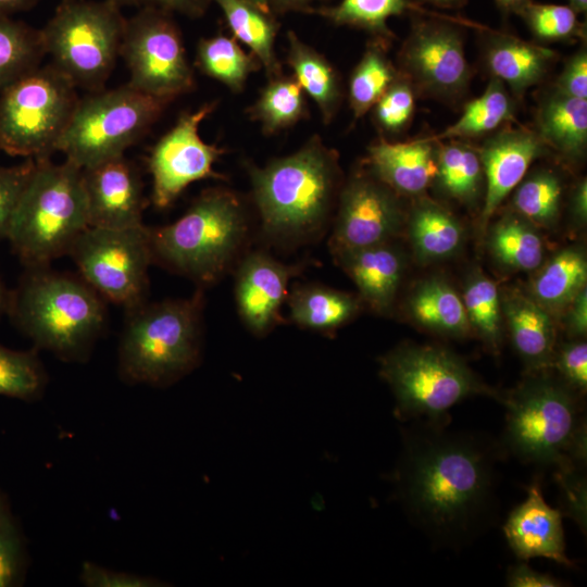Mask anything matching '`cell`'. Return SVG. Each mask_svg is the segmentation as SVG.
Here are the masks:
<instances>
[{
    "mask_svg": "<svg viewBox=\"0 0 587 587\" xmlns=\"http://www.w3.org/2000/svg\"><path fill=\"white\" fill-rule=\"evenodd\" d=\"M444 425L420 420L403 434L394 482L411 521L434 544L460 548L490 522L500 450Z\"/></svg>",
    "mask_w": 587,
    "mask_h": 587,
    "instance_id": "cell-1",
    "label": "cell"
},
{
    "mask_svg": "<svg viewBox=\"0 0 587 587\" xmlns=\"http://www.w3.org/2000/svg\"><path fill=\"white\" fill-rule=\"evenodd\" d=\"M7 314L37 350L66 362H85L105 326L103 298L82 277L25 268L10 290Z\"/></svg>",
    "mask_w": 587,
    "mask_h": 587,
    "instance_id": "cell-2",
    "label": "cell"
},
{
    "mask_svg": "<svg viewBox=\"0 0 587 587\" xmlns=\"http://www.w3.org/2000/svg\"><path fill=\"white\" fill-rule=\"evenodd\" d=\"M546 370L533 371L501 397L507 408L502 445L522 462L553 467L554 474L583 469L586 419L579 392Z\"/></svg>",
    "mask_w": 587,
    "mask_h": 587,
    "instance_id": "cell-3",
    "label": "cell"
},
{
    "mask_svg": "<svg viewBox=\"0 0 587 587\" xmlns=\"http://www.w3.org/2000/svg\"><path fill=\"white\" fill-rule=\"evenodd\" d=\"M203 291L191 297L147 301L126 310L117 349V371L126 384L170 386L189 374L202 351Z\"/></svg>",
    "mask_w": 587,
    "mask_h": 587,
    "instance_id": "cell-4",
    "label": "cell"
},
{
    "mask_svg": "<svg viewBox=\"0 0 587 587\" xmlns=\"http://www.w3.org/2000/svg\"><path fill=\"white\" fill-rule=\"evenodd\" d=\"M253 199L266 235L279 239L302 238L325 222L337 192V152L314 136L299 150L249 165Z\"/></svg>",
    "mask_w": 587,
    "mask_h": 587,
    "instance_id": "cell-5",
    "label": "cell"
},
{
    "mask_svg": "<svg viewBox=\"0 0 587 587\" xmlns=\"http://www.w3.org/2000/svg\"><path fill=\"white\" fill-rule=\"evenodd\" d=\"M247 235V216L230 190L202 191L172 224L148 227L152 263L200 286L217 282L238 255Z\"/></svg>",
    "mask_w": 587,
    "mask_h": 587,
    "instance_id": "cell-6",
    "label": "cell"
},
{
    "mask_svg": "<svg viewBox=\"0 0 587 587\" xmlns=\"http://www.w3.org/2000/svg\"><path fill=\"white\" fill-rule=\"evenodd\" d=\"M89 227L83 170L36 159L7 239L25 268L49 266Z\"/></svg>",
    "mask_w": 587,
    "mask_h": 587,
    "instance_id": "cell-7",
    "label": "cell"
},
{
    "mask_svg": "<svg viewBox=\"0 0 587 587\" xmlns=\"http://www.w3.org/2000/svg\"><path fill=\"white\" fill-rule=\"evenodd\" d=\"M380 375L396 397L397 417L445 423L448 410L472 395L501 396L454 353L437 346L401 345L380 359Z\"/></svg>",
    "mask_w": 587,
    "mask_h": 587,
    "instance_id": "cell-8",
    "label": "cell"
},
{
    "mask_svg": "<svg viewBox=\"0 0 587 587\" xmlns=\"http://www.w3.org/2000/svg\"><path fill=\"white\" fill-rule=\"evenodd\" d=\"M125 23L111 0H64L39 30L41 47L75 86L97 88L120 55Z\"/></svg>",
    "mask_w": 587,
    "mask_h": 587,
    "instance_id": "cell-9",
    "label": "cell"
},
{
    "mask_svg": "<svg viewBox=\"0 0 587 587\" xmlns=\"http://www.w3.org/2000/svg\"><path fill=\"white\" fill-rule=\"evenodd\" d=\"M168 102L128 84L78 100L55 151L82 170L124 155Z\"/></svg>",
    "mask_w": 587,
    "mask_h": 587,
    "instance_id": "cell-10",
    "label": "cell"
},
{
    "mask_svg": "<svg viewBox=\"0 0 587 587\" xmlns=\"http://www.w3.org/2000/svg\"><path fill=\"white\" fill-rule=\"evenodd\" d=\"M53 65L30 70L0 91V151L27 159L55 151L78 101Z\"/></svg>",
    "mask_w": 587,
    "mask_h": 587,
    "instance_id": "cell-11",
    "label": "cell"
},
{
    "mask_svg": "<svg viewBox=\"0 0 587 587\" xmlns=\"http://www.w3.org/2000/svg\"><path fill=\"white\" fill-rule=\"evenodd\" d=\"M483 25L448 15L416 17L398 53V71L415 93L447 103L465 97L473 71L461 26Z\"/></svg>",
    "mask_w": 587,
    "mask_h": 587,
    "instance_id": "cell-12",
    "label": "cell"
},
{
    "mask_svg": "<svg viewBox=\"0 0 587 587\" xmlns=\"http://www.w3.org/2000/svg\"><path fill=\"white\" fill-rule=\"evenodd\" d=\"M68 255L80 277L103 299L125 310L147 301L152 264L148 227H87Z\"/></svg>",
    "mask_w": 587,
    "mask_h": 587,
    "instance_id": "cell-13",
    "label": "cell"
},
{
    "mask_svg": "<svg viewBox=\"0 0 587 587\" xmlns=\"http://www.w3.org/2000/svg\"><path fill=\"white\" fill-rule=\"evenodd\" d=\"M128 85L170 102L195 86L180 33L162 9L147 7L126 21L121 51Z\"/></svg>",
    "mask_w": 587,
    "mask_h": 587,
    "instance_id": "cell-14",
    "label": "cell"
},
{
    "mask_svg": "<svg viewBox=\"0 0 587 587\" xmlns=\"http://www.w3.org/2000/svg\"><path fill=\"white\" fill-rule=\"evenodd\" d=\"M400 196L369 170L353 174L339 193L329 247L336 259L390 242L405 224Z\"/></svg>",
    "mask_w": 587,
    "mask_h": 587,
    "instance_id": "cell-15",
    "label": "cell"
},
{
    "mask_svg": "<svg viewBox=\"0 0 587 587\" xmlns=\"http://www.w3.org/2000/svg\"><path fill=\"white\" fill-rule=\"evenodd\" d=\"M215 109L204 103L193 112L179 116L176 124L155 143L148 166L152 176V201L167 208L193 182L216 177L213 165L223 149L202 140L201 122Z\"/></svg>",
    "mask_w": 587,
    "mask_h": 587,
    "instance_id": "cell-16",
    "label": "cell"
},
{
    "mask_svg": "<svg viewBox=\"0 0 587 587\" xmlns=\"http://www.w3.org/2000/svg\"><path fill=\"white\" fill-rule=\"evenodd\" d=\"M83 179L90 227L122 229L143 225L142 183L124 155L84 168Z\"/></svg>",
    "mask_w": 587,
    "mask_h": 587,
    "instance_id": "cell-17",
    "label": "cell"
},
{
    "mask_svg": "<svg viewBox=\"0 0 587 587\" xmlns=\"http://www.w3.org/2000/svg\"><path fill=\"white\" fill-rule=\"evenodd\" d=\"M478 150L486 184L480 226H486L530 164L549 149L535 129L508 124L491 133Z\"/></svg>",
    "mask_w": 587,
    "mask_h": 587,
    "instance_id": "cell-18",
    "label": "cell"
},
{
    "mask_svg": "<svg viewBox=\"0 0 587 587\" xmlns=\"http://www.w3.org/2000/svg\"><path fill=\"white\" fill-rule=\"evenodd\" d=\"M298 271L299 266L287 265L261 251L242 259L236 274L235 299L238 313L252 334L264 336L282 322V304Z\"/></svg>",
    "mask_w": 587,
    "mask_h": 587,
    "instance_id": "cell-19",
    "label": "cell"
},
{
    "mask_svg": "<svg viewBox=\"0 0 587 587\" xmlns=\"http://www.w3.org/2000/svg\"><path fill=\"white\" fill-rule=\"evenodd\" d=\"M477 30L482 33V59L486 71L517 99L540 84L557 60L553 50L538 43L486 26Z\"/></svg>",
    "mask_w": 587,
    "mask_h": 587,
    "instance_id": "cell-20",
    "label": "cell"
},
{
    "mask_svg": "<svg viewBox=\"0 0 587 587\" xmlns=\"http://www.w3.org/2000/svg\"><path fill=\"white\" fill-rule=\"evenodd\" d=\"M366 165L399 196L421 197L437 174V141L429 136L398 142L380 137L367 148Z\"/></svg>",
    "mask_w": 587,
    "mask_h": 587,
    "instance_id": "cell-21",
    "label": "cell"
},
{
    "mask_svg": "<svg viewBox=\"0 0 587 587\" xmlns=\"http://www.w3.org/2000/svg\"><path fill=\"white\" fill-rule=\"evenodd\" d=\"M519 559L546 558L571 566L565 554L562 514L544 500L540 486H529L527 498L510 514L503 527Z\"/></svg>",
    "mask_w": 587,
    "mask_h": 587,
    "instance_id": "cell-22",
    "label": "cell"
},
{
    "mask_svg": "<svg viewBox=\"0 0 587 587\" xmlns=\"http://www.w3.org/2000/svg\"><path fill=\"white\" fill-rule=\"evenodd\" d=\"M500 298L501 311L520 357L532 372L550 367L557 350L552 314L532 295L520 290H508Z\"/></svg>",
    "mask_w": 587,
    "mask_h": 587,
    "instance_id": "cell-23",
    "label": "cell"
},
{
    "mask_svg": "<svg viewBox=\"0 0 587 587\" xmlns=\"http://www.w3.org/2000/svg\"><path fill=\"white\" fill-rule=\"evenodd\" d=\"M337 261L373 311L387 313L396 299L403 272L401 253L390 242L347 253Z\"/></svg>",
    "mask_w": 587,
    "mask_h": 587,
    "instance_id": "cell-24",
    "label": "cell"
},
{
    "mask_svg": "<svg viewBox=\"0 0 587 587\" xmlns=\"http://www.w3.org/2000/svg\"><path fill=\"white\" fill-rule=\"evenodd\" d=\"M535 130L549 150L580 160L587 148V100L567 96L553 86L542 93L535 114Z\"/></svg>",
    "mask_w": 587,
    "mask_h": 587,
    "instance_id": "cell-25",
    "label": "cell"
},
{
    "mask_svg": "<svg viewBox=\"0 0 587 587\" xmlns=\"http://www.w3.org/2000/svg\"><path fill=\"white\" fill-rule=\"evenodd\" d=\"M405 222L414 253L424 262L445 260L463 243L464 229L460 221L430 199L417 197Z\"/></svg>",
    "mask_w": 587,
    "mask_h": 587,
    "instance_id": "cell-26",
    "label": "cell"
},
{
    "mask_svg": "<svg viewBox=\"0 0 587 587\" xmlns=\"http://www.w3.org/2000/svg\"><path fill=\"white\" fill-rule=\"evenodd\" d=\"M292 323L325 335L334 334L360 311V299L317 284L297 286L286 299Z\"/></svg>",
    "mask_w": 587,
    "mask_h": 587,
    "instance_id": "cell-27",
    "label": "cell"
},
{
    "mask_svg": "<svg viewBox=\"0 0 587 587\" xmlns=\"http://www.w3.org/2000/svg\"><path fill=\"white\" fill-rule=\"evenodd\" d=\"M287 39L286 62L292 70L294 78L315 102L324 123H330L342 100L341 80L337 70L295 32L289 30Z\"/></svg>",
    "mask_w": 587,
    "mask_h": 587,
    "instance_id": "cell-28",
    "label": "cell"
},
{
    "mask_svg": "<svg viewBox=\"0 0 587 587\" xmlns=\"http://www.w3.org/2000/svg\"><path fill=\"white\" fill-rule=\"evenodd\" d=\"M405 304L411 320L428 330L464 336L471 328L462 298L441 278L421 282Z\"/></svg>",
    "mask_w": 587,
    "mask_h": 587,
    "instance_id": "cell-29",
    "label": "cell"
},
{
    "mask_svg": "<svg viewBox=\"0 0 587 587\" xmlns=\"http://www.w3.org/2000/svg\"><path fill=\"white\" fill-rule=\"evenodd\" d=\"M440 191L459 203L472 205L485 182L479 150L467 139L437 141V174Z\"/></svg>",
    "mask_w": 587,
    "mask_h": 587,
    "instance_id": "cell-30",
    "label": "cell"
},
{
    "mask_svg": "<svg viewBox=\"0 0 587 587\" xmlns=\"http://www.w3.org/2000/svg\"><path fill=\"white\" fill-rule=\"evenodd\" d=\"M513 96L500 80L490 77L485 90L465 103L460 117L439 134L434 141L470 139L491 134L504 125L516 122Z\"/></svg>",
    "mask_w": 587,
    "mask_h": 587,
    "instance_id": "cell-31",
    "label": "cell"
},
{
    "mask_svg": "<svg viewBox=\"0 0 587 587\" xmlns=\"http://www.w3.org/2000/svg\"><path fill=\"white\" fill-rule=\"evenodd\" d=\"M585 253L570 247L554 254L537 273L532 284V297L551 314L564 311L586 288Z\"/></svg>",
    "mask_w": 587,
    "mask_h": 587,
    "instance_id": "cell-32",
    "label": "cell"
},
{
    "mask_svg": "<svg viewBox=\"0 0 587 587\" xmlns=\"http://www.w3.org/2000/svg\"><path fill=\"white\" fill-rule=\"evenodd\" d=\"M221 8L234 38L248 46L268 78L282 74L275 53L277 24L272 15L246 0H214Z\"/></svg>",
    "mask_w": 587,
    "mask_h": 587,
    "instance_id": "cell-33",
    "label": "cell"
},
{
    "mask_svg": "<svg viewBox=\"0 0 587 587\" xmlns=\"http://www.w3.org/2000/svg\"><path fill=\"white\" fill-rule=\"evenodd\" d=\"M488 246L494 258L512 271H534L544 259V241L537 226L514 211L492 225Z\"/></svg>",
    "mask_w": 587,
    "mask_h": 587,
    "instance_id": "cell-34",
    "label": "cell"
},
{
    "mask_svg": "<svg viewBox=\"0 0 587 587\" xmlns=\"http://www.w3.org/2000/svg\"><path fill=\"white\" fill-rule=\"evenodd\" d=\"M268 79L249 108V115L259 122L264 134L272 135L302 120L307 115V101L294 76L279 74Z\"/></svg>",
    "mask_w": 587,
    "mask_h": 587,
    "instance_id": "cell-35",
    "label": "cell"
},
{
    "mask_svg": "<svg viewBox=\"0 0 587 587\" xmlns=\"http://www.w3.org/2000/svg\"><path fill=\"white\" fill-rule=\"evenodd\" d=\"M196 61L202 73L233 92L241 91L249 75L261 66L254 54H248L236 38L225 35L202 38L197 46Z\"/></svg>",
    "mask_w": 587,
    "mask_h": 587,
    "instance_id": "cell-36",
    "label": "cell"
},
{
    "mask_svg": "<svg viewBox=\"0 0 587 587\" xmlns=\"http://www.w3.org/2000/svg\"><path fill=\"white\" fill-rule=\"evenodd\" d=\"M414 11L429 16L434 14L410 0H341L337 5L322 9L323 16L336 25H346L363 29L374 39L389 45L394 34L387 25L392 16Z\"/></svg>",
    "mask_w": 587,
    "mask_h": 587,
    "instance_id": "cell-37",
    "label": "cell"
},
{
    "mask_svg": "<svg viewBox=\"0 0 587 587\" xmlns=\"http://www.w3.org/2000/svg\"><path fill=\"white\" fill-rule=\"evenodd\" d=\"M387 46L377 39L371 42L350 75L348 99L355 121L373 108L399 74L386 53Z\"/></svg>",
    "mask_w": 587,
    "mask_h": 587,
    "instance_id": "cell-38",
    "label": "cell"
},
{
    "mask_svg": "<svg viewBox=\"0 0 587 587\" xmlns=\"http://www.w3.org/2000/svg\"><path fill=\"white\" fill-rule=\"evenodd\" d=\"M563 182L551 168H537L525 175L514 188L512 204L514 212L535 226L549 228L560 215Z\"/></svg>",
    "mask_w": 587,
    "mask_h": 587,
    "instance_id": "cell-39",
    "label": "cell"
},
{
    "mask_svg": "<svg viewBox=\"0 0 587 587\" xmlns=\"http://www.w3.org/2000/svg\"><path fill=\"white\" fill-rule=\"evenodd\" d=\"M42 54L39 30L0 16V91L38 66Z\"/></svg>",
    "mask_w": 587,
    "mask_h": 587,
    "instance_id": "cell-40",
    "label": "cell"
},
{
    "mask_svg": "<svg viewBox=\"0 0 587 587\" xmlns=\"http://www.w3.org/2000/svg\"><path fill=\"white\" fill-rule=\"evenodd\" d=\"M462 300L470 326L491 351L498 352L501 342V298L497 284L477 271L469 278Z\"/></svg>",
    "mask_w": 587,
    "mask_h": 587,
    "instance_id": "cell-41",
    "label": "cell"
},
{
    "mask_svg": "<svg viewBox=\"0 0 587 587\" xmlns=\"http://www.w3.org/2000/svg\"><path fill=\"white\" fill-rule=\"evenodd\" d=\"M47 383L37 349L13 350L0 344V396L35 401L43 395Z\"/></svg>",
    "mask_w": 587,
    "mask_h": 587,
    "instance_id": "cell-42",
    "label": "cell"
},
{
    "mask_svg": "<svg viewBox=\"0 0 587 587\" xmlns=\"http://www.w3.org/2000/svg\"><path fill=\"white\" fill-rule=\"evenodd\" d=\"M515 14L524 20L532 34L539 40L586 39L585 24L578 21V13L570 5L528 0L515 11Z\"/></svg>",
    "mask_w": 587,
    "mask_h": 587,
    "instance_id": "cell-43",
    "label": "cell"
},
{
    "mask_svg": "<svg viewBox=\"0 0 587 587\" xmlns=\"http://www.w3.org/2000/svg\"><path fill=\"white\" fill-rule=\"evenodd\" d=\"M28 563L24 534L8 495L0 489V587L23 585Z\"/></svg>",
    "mask_w": 587,
    "mask_h": 587,
    "instance_id": "cell-44",
    "label": "cell"
},
{
    "mask_svg": "<svg viewBox=\"0 0 587 587\" xmlns=\"http://www.w3.org/2000/svg\"><path fill=\"white\" fill-rule=\"evenodd\" d=\"M416 96L411 83L399 72L371 109L373 122L383 135L395 136L409 127L415 112Z\"/></svg>",
    "mask_w": 587,
    "mask_h": 587,
    "instance_id": "cell-45",
    "label": "cell"
},
{
    "mask_svg": "<svg viewBox=\"0 0 587 587\" xmlns=\"http://www.w3.org/2000/svg\"><path fill=\"white\" fill-rule=\"evenodd\" d=\"M36 166L27 159L14 166H0V239L7 238L15 210Z\"/></svg>",
    "mask_w": 587,
    "mask_h": 587,
    "instance_id": "cell-46",
    "label": "cell"
},
{
    "mask_svg": "<svg viewBox=\"0 0 587 587\" xmlns=\"http://www.w3.org/2000/svg\"><path fill=\"white\" fill-rule=\"evenodd\" d=\"M550 367L575 391L583 394L587 387V346L583 340L563 345L555 350Z\"/></svg>",
    "mask_w": 587,
    "mask_h": 587,
    "instance_id": "cell-47",
    "label": "cell"
},
{
    "mask_svg": "<svg viewBox=\"0 0 587 587\" xmlns=\"http://www.w3.org/2000/svg\"><path fill=\"white\" fill-rule=\"evenodd\" d=\"M80 582L88 587H155L163 586L157 578L113 571L93 562H84Z\"/></svg>",
    "mask_w": 587,
    "mask_h": 587,
    "instance_id": "cell-48",
    "label": "cell"
},
{
    "mask_svg": "<svg viewBox=\"0 0 587 587\" xmlns=\"http://www.w3.org/2000/svg\"><path fill=\"white\" fill-rule=\"evenodd\" d=\"M553 87L567 96L587 100L586 45L566 60Z\"/></svg>",
    "mask_w": 587,
    "mask_h": 587,
    "instance_id": "cell-49",
    "label": "cell"
},
{
    "mask_svg": "<svg viewBox=\"0 0 587 587\" xmlns=\"http://www.w3.org/2000/svg\"><path fill=\"white\" fill-rule=\"evenodd\" d=\"M562 489L565 508L575 521L585 529L586 525V479L582 469L554 474Z\"/></svg>",
    "mask_w": 587,
    "mask_h": 587,
    "instance_id": "cell-50",
    "label": "cell"
},
{
    "mask_svg": "<svg viewBox=\"0 0 587 587\" xmlns=\"http://www.w3.org/2000/svg\"><path fill=\"white\" fill-rule=\"evenodd\" d=\"M507 582L509 586L513 587H555L563 585L554 577L539 573L522 563L508 570Z\"/></svg>",
    "mask_w": 587,
    "mask_h": 587,
    "instance_id": "cell-51",
    "label": "cell"
},
{
    "mask_svg": "<svg viewBox=\"0 0 587 587\" xmlns=\"http://www.w3.org/2000/svg\"><path fill=\"white\" fill-rule=\"evenodd\" d=\"M116 5L121 4H149L163 10H173L186 15L197 16L204 12L209 0H111Z\"/></svg>",
    "mask_w": 587,
    "mask_h": 587,
    "instance_id": "cell-52",
    "label": "cell"
},
{
    "mask_svg": "<svg viewBox=\"0 0 587 587\" xmlns=\"http://www.w3.org/2000/svg\"><path fill=\"white\" fill-rule=\"evenodd\" d=\"M566 326L574 336H583L587 330V292L584 288L565 309Z\"/></svg>",
    "mask_w": 587,
    "mask_h": 587,
    "instance_id": "cell-53",
    "label": "cell"
},
{
    "mask_svg": "<svg viewBox=\"0 0 587 587\" xmlns=\"http://www.w3.org/2000/svg\"><path fill=\"white\" fill-rule=\"evenodd\" d=\"M571 214L580 225L586 223L587 218V180L582 178L575 185L570 200Z\"/></svg>",
    "mask_w": 587,
    "mask_h": 587,
    "instance_id": "cell-54",
    "label": "cell"
},
{
    "mask_svg": "<svg viewBox=\"0 0 587 587\" xmlns=\"http://www.w3.org/2000/svg\"><path fill=\"white\" fill-rule=\"evenodd\" d=\"M314 1L316 0H267L271 11L276 13L307 10Z\"/></svg>",
    "mask_w": 587,
    "mask_h": 587,
    "instance_id": "cell-55",
    "label": "cell"
},
{
    "mask_svg": "<svg viewBox=\"0 0 587 587\" xmlns=\"http://www.w3.org/2000/svg\"><path fill=\"white\" fill-rule=\"evenodd\" d=\"M39 0H0V16H11L14 13L28 10Z\"/></svg>",
    "mask_w": 587,
    "mask_h": 587,
    "instance_id": "cell-56",
    "label": "cell"
},
{
    "mask_svg": "<svg viewBox=\"0 0 587 587\" xmlns=\"http://www.w3.org/2000/svg\"><path fill=\"white\" fill-rule=\"evenodd\" d=\"M433 5L444 9H458L463 7L467 0H422Z\"/></svg>",
    "mask_w": 587,
    "mask_h": 587,
    "instance_id": "cell-57",
    "label": "cell"
},
{
    "mask_svg": "<svg viewBox=\"0 0 587 587\" xmlns=\"http://www.w3.org/2000/svg\"><path fill=\"white\" fill-rule=\"evenodd\" d=\"M497 4L507 12H513L522 7L528 0H495Z\"/></svg>",
    "mask_w": 587,
    "mask_h": 587,
    "instance_id": "cell-58",
    "label": "cell"
},
{
    "mask_svg": "<svg viewBox=\"0 0 587 587\" xmlns=\"http://www.w3.org/2000/svg\"><path fill=\"white\" fill-rule=\"evenodd\" d=\"M10 300V290L0 282V319L7 314Z\"/></svg>",
    "mask_w": 587,
    "mask_h": 587,
    "instance_id": "cell-59",
    "label": "cell"
},
{
    "mask_svg": "<svg viewBox=\"0 0 587 587\" xmlns=\"http://www.w3.org/2000/svg\"><path fill=\"white\" fill-rule=\"evenodd\" d=\"M569 5L577 13H586L587 0H569Z\"/></svg>",
    "mask_w": 587,
    "mask_h": 587,
    "instance_id": "cell-60",
    "label": "cell"
},
{
    "mask_svg": "<svg viewBox=\"0 0 587 587\" xmlns=\"http://www.w3.org/2000/svg\"><path fill=\"white\" fill-rule=\"evenodd\" d=\"M246 1L257 5L258 8H260L261 10L267 13H272L267 0H246Z\"/></svg>",
    "mask_w": 587,
    "mask_h": 587,
    "instance_id": "cell-61",
    "label": "cell"
}]
</instances>
